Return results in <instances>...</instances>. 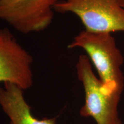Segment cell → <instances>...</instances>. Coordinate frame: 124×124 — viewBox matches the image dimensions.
I'll list each match as a JSON object with an SVG mask.
<instances>
[{"label":"cell","instance_id":"1","mask_svg":"<svg viewBox=\"0 0 124 124\" xmlns=\"http://www.w3.org/2000/svg\"><path fill=\"white\" fill-rule=\"evenodd\" d=\"M67 47L83 49L95 67L103 88L121 96L124 89V57L111 33L82 31Z\"/></svg>","mask_w":124,"mask_h":124},{"label":"cell","instance_id":"2","mask_svg":"<svg viewBox=\"0 0 124 124\" xmlns=\"http://www.w3.org/2000/svg\"><path fill=\"white\" fill-rule=\"evenodd\" d=\"M76 69L85 93V103L80 109V115L93 117L97 124H122L118 111L121 96L108 93L103 88L93 72L87 56H79Z\"/></svg>","mask_w":124,"mask_h":124},{"label":"cell","instance_id":"3","mask_svg":"<svg viewBox=\"0 0 124 124\" xmlns=\"http://www.w3.org/2000/svg\"><path fill=\"white\" fill-rule=\"evenodd\" d=\"M54 10L75 15L89 32H124V9L118 0H59Z\"/></svg>","mask_w":124,"mask_h":124},{"label":"cell","instance_id":"4","mask_svg":"<svg viewBox=\"0 0 124 124\" xmlns=\"http://www.w3.org/2000/svg\"><path fill=\"white\" fill-rule=\"evenodd\" d=\"M59 0H1L0 20L24 34L39 32L52 23Z\"/></svg>","mask_w":124,"mask_h":124},{"label":"cell","instance_id":"5","mask_svg":"<svg viewBox=\"0 0 124 124\" xmlns=\"http://www.w3.org/2000/svg\"><path fill=\"white\" fill-rule=\"evenodd\" d=\"M33 57L7 28L0 29V82L14 84L23 90L33 83Z\"/></svg>","mask_w":124,"mask_h":124},{"label":"cell","instance_id":"6","mask_svg":"<svg viewBox=\"0 0 124 124\" xmlns=\"http://www.w3.org/2000/svg\"><path fill=\"white\" fill-rule=\"evenodd\" d=\"M0 105L10 118V124H55V118H34L25 101L23 90L12 83H4V88L0 87Z\"/></svg>","mask_w":124,"mask_h":124},{"label":"cell","instance_id":"7","mask_svg":"<svg viewBox=\"0 0 124 124\" xmlns=\"http://www.w3.org/2000/svg\"><path fill=\"white\" fill-rule=\"evenodd\" d=\"M118 2L122 8L124 9V0H118Z\"/></svg>","mask_w":124,"mask_h":124},{"label":"cell","instance_id":"8","mask_svg":"<svg viewBox=\"0 0 124 124\" xmlns=\"http://www.w3.org/2000/svg\"><path fill=\"white\" fill-rule=\"evenodd\" d=\"M0 1H1V0H0Z\"/></svg>","mask_w":124,"mask_h":124}]
</instances>
